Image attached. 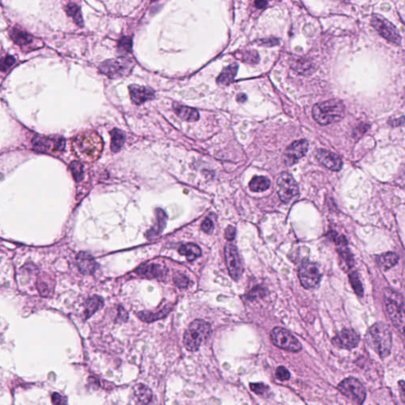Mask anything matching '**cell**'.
<instances>
[{
	"instance_id": "obj_21",
	"label": "cell",
	"mask_w": 405,
	"mask_h": 405,
	"mask_svg": "<svg viewBox=\"0 0 405 405\" xmlns=\"http://www.w3.org/2000/svg\"><path fill=\"white\" fill-rule=\"evenodd\" d=\"M174 112H176L178 117L185 121H197L200 118L198 111L193 108L182 106L180 104L174 103L173 105Z\"/></svg>"
},
{
	"instance_id": "obj_5",
	"label": "cell",
	"mask_w": 405,
	"mask_h": 405,
	"mask_svg": "<svg viewBox=\"0 0 405 405\" xmlns=\"http://www.w3.org/2000/svg\"><path fill=\"white\" fill-rule=\"evenodd\" d=\"M384 300L387 315L397 329H405V300L393 290L385 289Z\"/></svg>"
},
{
	"instance_id": "obj_34",
	"label": "cell",
	"mask_w": 405,
	"mask_h": 405,
	"mask_svg": "<svg viewBox=\"0 0 405 405\" xmlns=\"http://www.w3.org/2000/svg\"><path fill=\"white\" fill-rule=\"evenodd\" d=\"M70 170L73 178L77 182L83 179V165L80 161H74L70 163Z\"/></svg>"
},
{
	"instance_id": "obj_8",
	"label": "cell",
	"mask_w": 405,
	"mask_h": 405,
	"mask_svg": "<svg viewBox=\"0 0 405 405\" xmlns=\"http://www.w3.org/2000/svg\"><path fill=\"white\" fill-rule=\"evenodd\" d=\"M33 150L41 153H57L65 148V139L60 135H36L33 138Z\"/></svg>"
},
{
	"instance_id": "obj_40",
	"label": "cell",
	"mask_w": 405,
	"mask_h": 405,
	"mask_svg": "<svg viewBox=\"0 0 405 405\" xmlns=\"http://www.w3.org/2000/svg\"><path fill=\"white\" fill-rule=\"evenodd\" d=\"M52 402L53 405H68L66 397L58 393H54L52 395Z\"/></svg>"
},
{
	"instance_id": "obj_13",
	"label": "cell",
	"mask_w": 405,
	"mask_h": 405,
	"mask_svg": "<svg viewBox=\"0 0 405 405\" xmlns=\"http://www.w3.org/2000/svg\"><path fill=\"white\" fill-rule=\"evenodd\" d=\"M298 278L306 289L315 288L318 285L320 279L318 268L313 263H303L298 271Z\"/></svg>"
},
{
	"instance_id": "obj_24",
	"label": "cell",
	"mask_w": 405,
	"mask_h": 405,
	"mask_svg": "<svg viewBox=\"0 0 405 405\" xmlns=\"http://www.w3.org/2000/svg\"><path fill=\"white\" fill-rule=\"evenodd\" d=\"M10 36L15 43L19 45H29L33 43V38L26 32L21 29L13 28L10 31Z\"/></svg>"
},
{
	"instance_id": "obj_20",
	"label": "cell",
	"mask_w": 405,
	"mask_h": 405,
	"mask_svg": "<svg viewBox=\"0 0 405 405\" xmlns=\"http://www.w3.org/2000/svg\"><path fill=\"white\" fill-rule=\"evenodd\" d=\"M77 265L79 271L84 275H93L97 269V263L88 252H79L76 256Z\"/></svg>"
},
{
	"instance_id": "obj_15",
	"label": "cell",
	"mask_w": 405,
	"mask_h": 405,
	"mask_svg": "<svg viewBox=\"0 0 405 405\" xmlns=\"http://www.w3.org/2000/svg\"><path fill=\"white\" fill-rule=\"evenodd\" d=\"M308 148V141L306 139L293 142L287 148L284 154V161L286 165L291 166L298 162V160L306 155Z\"/></svg>"
},
{
	"instance_id": "obj_42",
	"label": "cell",
	"mask_w": 405,
	"mask_h": 405,
	"mask_svg": "<svg viewBox=\"0 0 405 405\" xmlns=\"http://www.w3.org/2000/svg\"><path fill=\"white\" fill-rule=\"evenodd\" d=\"M201 229H202V230H203L205 233L210 234V233H211V232L214 229L213 223H212L211 219H205L204 221L202 222V224H201Z\"/></svg>"
},
{
	"instance_id": "obj_44",
	"label": "cell",
	"mask_w": 405,
	"mask_h": 405,
	"mask_svg": "<svg viewBox=\"0 0 405 405\" xmlns=\"http://www.w3.org/2000/svg\"><path fill=\"white\" fill-rule=\"evenodd\" d=\"M38 290H39L40 293H42V296H47L48 292H49L48 286L46 285L45 283H43V282L40 281L38 283Z\"/></svg>"
},
{
	"instance_id": "obj_29",
	"label": "cell",
	"mask_w": 405,
	"mask_h": 405,
	"mask_svg": "<svg viewBox=\"0 0 405 405\" xmlns=\"http://www.w3.org/2000/svg\"><path fill=\"white\" fill-rule=\"evenodd\" d=\"M111 135V150L114 153H117L124 146L125 137L124 133L119 129H113L110 133Z\"/></svg>"
},
{
	"instance_id": "obj_12",
	"label": "cell",
	"mask_w": 405,
	"mask_h": 405,
	"mask_svg": "<svg viewBox=\"0 0 405 405\" xmlns=\"http://www.w3.org/2000/svg\"><path fill=\"white\" fill-rule=\"evenodd\" d=\"M225 261L228 271L232 279L238 280L243 273V267L238 255V249L234 245L228 243L225 247Z\"/></svg>"
},
{
	"instance_id": "obj_1",
	"label": "cell",
	"mask_w": 405,
	"mask_h": 405,
	"mask_svg": "<svg viewBox=\"0 0 405 405\" xmlns=\"http://www.w3.org/2000/svg\"><path fill=\"white\" fill-rule=\"evenodd\" d=\"M74 153L84 161L97 159L103 150V140L93 130H86L75 135L71 142Z\"/></svg>"
},
{
	"instance_id": "obj_11",
	"label": "cell",
	"mask_w": 405,
	"mask_h": 405,
	"mask_svg": "<svg viewBox=\"0 0 405 405\" xmlns=\"http://www.w3.org/2000/svg\"><path fill=\"white\" fill-rule=\"evenodd\" d=\"M371 25L384 39L396 45L401 44V38L397 28L384 17L379 15H373Z\"/></svg>"
},
{
	"instance_id": "obj_18",
	"label": "cell",
	"mask_w": 405,
	"mask_h": 405,
	"mask_svg": "<svg viewBox=\"0 0 405 405\" xmlns=\"http://www.w3.org/2000/svg\"><path fill=\"white\" fill-rule=\"evenodd\" d=\"M135 272L147 279H162L166 275L167 269L158 264H145L138 267Z\"/></svg>"
},
{
	"instance_id": "obj_39",
	"label": "cell",
	"mask_w": 405,
	"mask_h": 405,
	"mask_svg": "<svg viewBox=\"0 0 405 405\" xmlns=\"http://www.w3.org/2000/svg\"><path fill=\"white\" fill-rule=\"evenodd\" d=\"M275 377L279 381H288L291 379V374L285 366H280L275 370Z\"/></svg>"
},
{
	"instance_id": "obj_22",
	"label": "cell",
	"mask_w": 405,
	"mask_h": 405,
	"mask_svg": "<svg viewBox=\"0 0 405 405\" xmlns=\"http://www.w3.org/2000/svg\"><path fill=\"white\" fill-rule=\"evenodd\" d=\"M238 64H230L223 70L217 78V83L222 86H227L231 83L238 72Z\"/></svg>"
},
{
	"instance_id": "obj_30",
	"label": "cell",
	"mask_w": 405,
	"mask_h": 405,
	"mask_svg": "<svg viewBox=\"0 0 405 405\" xmlns=\"http://www.w3.org/2000/svg\"><path fill=\"white\" fill-rule=\"evenodd\" d=\"M270 184L271 182L265 177H255L249 183V188L252 192H264L269 189Z\"/></svg>"
},
{
	"instance_id": "obj_6",
	"label": "cell",
	"mask_w": 405,
	"mask_h": 405,
	"mask_svg": "<svg viewBox=\"0 0 405 405\" xmlns=\"http://www.w3.org/2000/svg\"><path fill=\"white\" fill-rule=\"evenodd\" d=\"M134 66V61L126 57H119L106 60L99 66L101 72L110 77V79H118L126 76Z\"/></svg>"
},
{
	"instance_id": "obj_27",
	"label": "cell",
	"mask_w": 405,
	"mask_h": 405,
	"mask_svg": "<svg viewBox=\"0 0 405 405\" xmlns=\"http://www.w3.org/2000/svg\"><path fill=\"white\" fill-rule=\"evenodd\" d=\"M179 253L180 255H184L186 256L187 260L188 261H193L196 259L198 258L201 256V249L198 246L195 244L184 245L180 247L179 249Z\"/></svg>"
},
{
	"instance_id": "obj_47",
	"label": "cell",
	"mask_w": 405,
	"mask_h": 405,
	"mask_svg": "<svg viewBox=\"0 0 405 405\" xmlns=\"http://www.w3.org/2000/svg\"><path fill=\"white\" fill-rule=\"evenodd\" d=\"M236 99H237V101H238V102L243 103V102H245V101H246V100H247V96H246L245 93H239V94H238V96H237V97H236Z\"/></svg>"
},
{
	"instance_id": "obj_4",
	"label": "cell",
	"mask_w": 405,
	"mask_h": 405,
	"mask_svg": "<svg viewBox=\"0 0 405 405\" xmlns=\"http://www.w3.org/2000/svg\"><path fill=\"white\" fill-rule=\"evenodd\" d=\"M211 334V325L203 320H195L185 331L183 343L189 352H197Z\"/></svg>"
},
{
	"instance_id": "obj_28",
	"label": "cell",
	"mask_w": 405,
	"mask_h": 405,
	"mask_svg": "<svg viewBox=\"0 0 405 405\" xmlns=\"http://www.w3.org/2000/svg\"><path fill=\"white\" fill-rule=\"evenodd\" d=\"M103 305V299L99 296H93L87 300L85 304V315L87 318L90 317L93 314H95Z\"/></svg>"
},
{
	"instance_id": "obj_23",
	"label": "cell",
	"mask_w": 405,
	"mask_h": 405,
	"mask_svg": "<svg viewBox=\"0 0 405 405\" xmlns=\"http://www.w3.org/2000/svg\"><path fill=\"white\" fill-rule=\"evenodd\" d=\"M336 244H337V249L339 252V256L343 259V261H345L348 266H352L353 265V258H352V254L350 252L349 248L347 247V241L345 238H343V236L340 237H337L335 238Z\"/></svg>"
},
{
	"instance_id": "obj_36",
	"label": "cell",
	"mask_w": 405,
	"mask_h": 405,
	"mask_svg": "<svg viewBox=\"0 0 405 405\" xmlns=\"http://www.w3.org/2000/svg\"><path fill=\"white\" fill-rule=\"evenodd\" d=\"M350 281L352 283V287H353L354 291L356 292L359 296H362L363 293V290H362V284L360 282V279L358 277V275L356 273H353L352 275H350Z\"/></svg>"
},
{
	"instance_id": "obj_10",
	"label": "cell",
	"mask_w": 405,
	"mask_h": 405,
	"mask_svg": "<svg viewBox=\"0 0 405 405\" xmlns=\"http://www.w3.org/2000/svg\"><path fill=\"white\" fill-rule=\"evenodd\" d=\"M278 195L283 202H290L299 195V188L292 174L283 172L277 179Z\"/></svg>"
},
{
	"instance_id": "obj_2",
	"label": "cell",
	"mask_w": 405,
	"mask_h": 405,
	"mask_svg": "<svg viewBox=\"0 0 405 405\" xmlns=\"http://www.w3.org/2000/svg\"><path fill=\"white\" fill-rule=\"evenodd\" d=\"M366 343L381 358L389 356L392 347V334L389 327L376 323L370 327L366 336Z\"/></svg>"
},
{
	"instance_id": "obj_26",
	"label": "cell",
	"mask_w": 405,
	"mask_h": 405,
	"mask_svg": "<svg viewBox=\"0 0 405 405\" xmlns=\"http://www.w3.org/2000/svg\"><path fill=\"white\" fill-rule=\"evenodd\" d=\"M171 310L172 306H165V308L158 311V312L150 313L147 312V311H143V312H139L137 315V316L141 320H143V321H146V322H152V321H155V320L164 318L170 312V310Z\"/></svg>"
},
{
	"instance_id": "obj_32",
	"label": "cell",
	"mask_w": 405,
	"mask_h": 405,
	"mask_svg": "<svg viewBox=\"0 0 405 405\" xmlns=\"http://www.w3.org/2000/svg\"><path fill=\"white\" fill-rule=\"evenodd\" d=\"M67 14L69 17H71L73 20L79 26H83V16L81 14L80 7L76 3L70 2L67 6L65 9Z\"/></svg>"
},
{
	"instance_id": "obj_45",
	"label": "cell",
	"mask_w": 405,
	"mask_h": 405,
	"mask_svg": "<svg viewBox=\"0 0 405 405\" xmlns=\"http://www.w3.org/2000/svg\"><path fill=\"white\" fill-rule=\"evenodd\" d=\"M398 384H399L400 390H401L402 397L405 400V382H404V381H400Z\"/></svg>"
},
{
	"instance_id": "obj_37",
	"label": "cell",
	"mask_w": 405,
	"mask_h": 405,
	"mask_svg": "<svg viewBox=\"0 0 405 405\" xmlns=\"http://www.w3.org/2000/svg\"><path fill=\"white\" fill-rule=\"evenodd\" d=\"M174 280L175 284L180 288H188V285L190 284L189 279L181 273H177L176 275H174Z\"/></svg>"
},
{
	"instance_id": "obj_43",
	"label": "cell",
	"mask_w": 405,
	"mask_h": 405,
	"mask_svg": "<svg viewBox=\"0 0 405 405\" xmlns=\"http://www.w3.org/2000/svg\"><path fill=\"white\" fill-rule=\"evenodd\" d=\"M236 236V229L234 226L229 225L225 230V238L226 240L232 241L234 240Z\"/></svg>"
},
{
	"instance_id": "obj_31",
	"label": "cell",
	"mask_w": 405,
	"mask_h": 405,
	"mask_svg": "<svg viewBox=\"0 0 405 405\" xmlns=\"http://www.w3.org/2000/svg\"><path fill=\"white\" fill-rule=\"evenodd\" d=\"M156 211H157L156 212L158 220L157 226L154 227L153 229H151V230L148 231L147 234L148 238H151V237L153 238L155 236L158 235L165 227V221H166V215H165V212L161 209H157Z\"/></svg>"
},
{
	"instance_id": "obj_3",
	"label": "cell",
	"mask_w": 405,
	"mask_h": 405,
	"mask_svg": "<svg viewBox=\"0 0 405 405\" xmlns=\"http://www.w3.org/2000/svg\"><path fill=\"white\" fill-rule=\"evenodd\" d=\"M345 114V106L339 99H331L317 103L313 108V116L318 124L328 125L338 122Z\"/></svg>"
},
{
	"instance_id": "obj_35",
	"label": "cell",
	"mask_w": 405,
	"mask_h": 405,
	"mask_svg": "<svg viewBox=\"0 0 405 405\" xmlns=\"http://www.w3.org/2000/svg\"><path fill=\"white\" fill-rule=\"evenodd\" d=\"M237 58L240 59L242 61L248 64H256L258 63L259 55L257 52L255 51H246L243 52H238V57Z\"/></svg>"
},
{
	"instance_id": "obj_7",
	"label": "cell",
	"mask_w": 405,
	"mask_h": 405,
	"mask_svg": "<svg viewBox=\"0 0 405 405\" xmlns=\"http://www.w3.org/2000/svg\"><path fill=\"white\" fill-rule=\"evenodd\" d=\"M271 342L275 347L289 352H298L302 350V344L290 331L281 327H275L270 333Z\"/></svg>"
},
{
	"instance_id": "obj_9",
	"label": "cell",
	"mask_w": 405,
	"mask_h": 405,
	"mask_svg": "<svg viewBox=\"0 0 405 405\" xmlns=\"http://www.w3.org/2000/svg\"><path fill=\"white\" fill-rule=\"evenodd\" d=\"M338 390L358 405H362L366 400V389L358 379L350 377L342 381L337 386Z\"/></svg>"
},
{
	"instance_id": "obj_41",
	"label": "cell",
	"mask_w": 405,
	"mask_h": 405,
	"mask_svg": "<svg viewBox=\"0 0 405 405\" xmlns=\"http://www.w3.org/2000/svg\"><path fill=\"white\" fill-rule=\"evenodd\" d=\"M15 59L11 56H6L3 57L2 60V64H1V69L2 71H6L10 67L12 66L13 64H15Z\"/></svg>"
},
{
	"instance_id": "obj_46",
	"label": "cell",
	"mask_w": 405,
	"mask_h": 405,
	"mask_svg": "<svg viewBox=\"0 0 405 405\" xmlns=\"http://www.w3.org/2000/svg\"><path fill=\"white\" fill-rule=\"evenodd\" d=\"M255 5H256L257 8H265V7H266L267 5H268V2L267 1H256L255 2Z\"/></svg>"
},
{
	"instance_id": "obj_38",
	"label": "cell",
	"mask_w": 405,
	"mask_h": 405,
	"mask_svg": "<svg viewBox=\"0 0 405 405\" xmlns=\"http://www.w3.org/2000/svg\"><path fill=\"white\" fill-rule=\"evenodd\" d=\"M118 49L120 52H130L132 51V40L128 38H122L118 43Z\"/></svg>"
},
{
	"instance_id": "obj_17",
	"label": "cell",
	"mask_w": 405,
	"mask_h": 405,
	"mask_svg": "<svg viewBox=\"0 0 405 405\" xmlns=\"http://www.w3.org/2000/svg\"><path fill=\"white\" fill-rule=\"evenodd\" d=\"M316 157L320 163L329 170L333 171H339L341 170L343 165L341 158L337 154L327 150L320 149L316 151Z\"/></svg>"
},
{
	"instance_id": "obj_14",
	"label": "cell",
	"mask_w": 405,
	"mask_h": 405,
	"mask_svg": "<svg viewBox=\"0 0 405 405\" xmlns=\"http://www.w3.org/2000/svg\"><path fill=\"white\" fill-rule=\"evenodd\" d=\"M360 340V335L356 331L351 329H343L332 339V343L339 348L352 350L357 347Z\"/></svg>"
},
{
	"instance_id": "obj_16",
	"label": "cell",
	"mask_w": 405,
	"mask_h": 405,
	"mask_svg": "<svg viewBox=\"0 0 405 405\" xmlns=\"http://www.w3.org/2000/svg\"><path fill=\"white\" fill-rule=\"evenodd\" d=\"M152 399V392L150 388L143 384H137L133 386L129 396L128 405H147Z\"/></svg>"
},
{
	"instance_id": "obj_33",
	"label": "cell",
	"mask_w": 405,
	"mask_h": 405,
	"mask_svg": "<svg viewBox=\"0 0 405 405\" xmlns=\"http://www.w3.org/2000/svg\"><path fill=\"white\" fill-rule=\"evenodd\" d=\"M249 388L253 393L264 397H269L270 393V387L263 382L250 383Z\"/></svg>"
},
{
	"instance_id": "obj_19",
	"label": "cell",
	"mask_w": 405,
	"mask_h": 405,
	"mask_svg": "<svg viewBox=\"0 0 405 405\" xmlns=\"http://www.w3.org/2000/svg\"><path fill=\"white\" fill-rule=\"evenodd\" d=\"M131 99L133 103L141 105L146 101L155 98V91L148 87L138 85H131L129 87Z\"/></svg>"
},
{
	"instance_id": "obj_25",
	"label": "cell",
	"mask_w": 405,
	"mask_h": 405,
	"mask_svg": "<svg viewBox=\"0 0 405 405\" xmlns=\"http://www.w3.org/2000/svg\"><path fill=\"white\" fill-rule=\"evenodd\" d=\"M398 260H399V257L395 252H388L380 255L378 257L377 261L381 269L384 271H386L397 265Z\"/></svg>"
},
{
	"instance_id": "obj_48",
	"label": "cell",
	"mask_w": 405,
	"mask_h": 405,
	"mask_svg": "<svg viewBox=\"0 0 405 405\" xmlns=\"http://www.w3.org/2000/svg\"><path fill=\"white\" fill-rule=\"evenodd\" d=\"M404 334H405V329H404Z\"/></svg>"
}]
</instances>
